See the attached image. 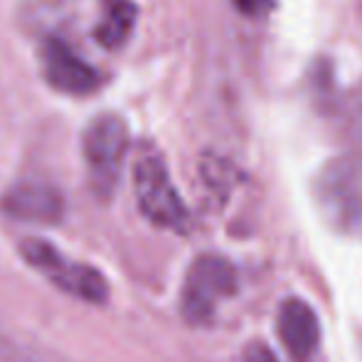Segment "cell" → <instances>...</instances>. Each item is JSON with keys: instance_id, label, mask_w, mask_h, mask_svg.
I'll return each instance as SVG.
<instances>
[{"instance_id": "6da1fadb", "label": "cell", "mask_w": 362, "mask_h": 362, "mask_svg": "<svg viewBox=\"0 0 362 362\" xmlns=\"http://www.w3.org/2000/svg\"><path fill=\"white\" fill-rule=\"evenodd\" d=\"M313 200L323 222L340 234L362 224V165L358 158H333L313 180Z\"/></svg>"}, {"instance_id": "7a4b0ae2", "label": "cell", "mask_w": 362, "mask_h": 362, "mask_svg": "<svg viewBox=\"0 0 362 362\" xmlns=\"http://www.w3.org/2000/svg\"><path fill=\"white\" fill-rule=\"evenodd\" d=\"M126 153H129V129L124 119L116 114L94 116L81 136V156H84L89 187L101 202L114 197Z\"/></svg>"}, {"instance_id": "3957f363", "label": "cell", "mask_w": 362, "mask_h": 362, "mask_svg": "<svg viewBox=\"0 0 362 362\" xmlns=\"http://www.w3.org/2000/svg\"><path fill=\"white\" fill-rule=\"evenodd\" d=\"M134 192L139 210L148 222L170 232H187L190 212L182 202L177 187L160 153L144 151L134 165Z\"/></svg>"}, {"instance_id": "277c9868", "label": "cell", "mask_w": 362, "mask_h": 362, "mask_svg": "<svg viewBox=\"0 0 362 362\" xmlns=\"http://www.w3.org/2000/svg\"><path fill=\"white\" fill-rule=\"evenodd\" d=\"M20 254L35 272H40L64 293L94 305L109 300V281H106L104 274L91 264L67 259L54 244L45 242L40 237H28L20 242Z\"/></svg>"}, {"instance_id": "5b68a950", "label": "cell", "mask_w": 362, "mask_h": 362, "mask_svg": "<svg viewBox=\"0 0 362 362\" xmlns=\"http://www.w3.org/2000/svg\"><path fill=\"white\" fill-rule=\"evenodd\" d=\"M239 288L237 269L219 254H202L190 264L182 281L180 310L190 325L212 323L219 300L234 296Z\"/></svg>"}, {"instance_id": "8992f818", "label": "cell", "mask_w": 362, "mask_h": 362, "mask_svg": "<svg viewBox=\"0 0 362 362\" xmlns=\"http://www.w3.org/2000/svg\"><path fill=\"white\" fill-rule=\"evenodd\" d=\"M0 210L18 222L57 224L64 219L67 202L64 195L45 180H20L0 197Z\"/></svg>"}, {"instance_id": "52a82bcc", "label": "cell", "mask_w": 362, "mask_h": 362, "mask_svg": "<svg viewBox=\"0 0 362 362\" xmlns=\"http://www.w3.org/2000/svg\"><path fill=\"white\" fill-rule=\"evenodd\" d=\"M42 72L52 89L67 96L94 94L101 86V74L62 40H47L42 47Z\"/></svg>"}, {"instance_id": "ba28073f", "label": "cell", "mask_w": 362, "mask_h": 362, "mask_svg": "<svg viewBox=\"0 0 362 362\" xmlns=\"http://www.w3.org/2000/svg\"><path fill=\"white\" fill-rule=\"evenodd\" d=\"M279 338L296 358H308L320 343V323L315 310L300 298H286L279 308Z\"/></svg>"}, {"instance_id": "9c48e42d", "label": "cell", "mask_w": 362, "mask_h": 362, "mask_svg": "<svg viewBox=\"0 0 362 362\" xmlns=\"http://www.w3.org/2000/svg\"><path fill=\"white\" fill-rule=\"evenodd\" d=\"M139 20L134 0H101L99 23L94 28L96 42L104 49H121L131 40Z\"/></svg>"}, {"instance_id": "30bf717a", "label": "cell", "mask_w": 362, "mask_h": 362, "mask_svg": "<svg viewBox=\"0 0 362 362\" xmlns=\"http://www.w3.org/2000/svg\"><path fill=\"white\" fill-rule=\"evenodd\" d=\"M348 131H350V141H353V146H355L358 163L362 165V89L348 104Z\"/></svg>"}, {"instance_id": "8fae6325", "label": "cell", "mask_w": 362, "mask_h": 362, "mask_svg": "<svg viewBox=\"0 0 362 362\" xmlns=\"http://www.w3.org/2000/svg\"><path fill=\"white\" fill-rule=\"evenodd\" d=\"M0 362H59L47 353L35 348H20V345L0 343Z\"/></svg>"}, {"instance_id": "7c38bea8", "label": "cell", "mask_w": 362, "mask_h": 362, "mask_svg": "<svg viewBox=\"0 0 362 362\" xmlns=\"http://www.w3.org/2000/svg\"><path fill=\"white\" fill-rule=\"evenodd\" d=\"M232 5L247 18H264L274 10V0H232Z\"/></svg>"}, {"instance_id": "4fadbf2b", "label": "cell", "mask_w": 362, "mask_h": 362, "mask_svg": "<svg viewBox=\"0 0 362 362\" xmlns=\"http://www.w3.org/2000/svg\"><path fill=\"white\" fill-rule=\"evenodd\" d=\"M242 362H279L274 350L264 343H252L247 350H244V358Z\"/></svg>"}]
</instances>
